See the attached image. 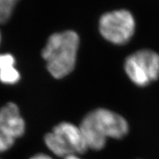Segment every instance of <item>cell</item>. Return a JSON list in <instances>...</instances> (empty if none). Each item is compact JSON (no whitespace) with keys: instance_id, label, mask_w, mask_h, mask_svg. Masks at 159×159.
I'll use <instances>...</instances> for the list:
<instances>
[{"instance_id":"cell-1","label":"cell","mask_w":159,"mask_h":159,"mask_svg":"<svg viewBox=\"0 0 159 159\" xmlns=\"http://www.w3.org/2000/svg\"><path fill=\"white\" fill-rule=\"evenodd\" d=\"M79 35L72 30L55 32L47 39L41 57L53 78H65L75 70L80 48Z\"/></svg>"},{"instance_id":"cell-2","label":"cell","mask_w":159,"mask_h":159,"mask_svg":"<svg viewBox=\"0 0 159 159\" xmlns=\"http://www.w3.org/2000/svg\"><path fill=\"white\" fill-rule=\"evenodd\" d=\"M43 142L51 153L61 158L80 156L89 150L79 125L67 121L55 125L45 134Z\"/></svg>"},{"instance_id":"cell-3","label":"cell","mask_w":159,"mask_h":159,"mask_svg":"<svg viewBox=\"0 0 159 159\" xmlns=\"http://www.w3.org/2000/svg\"><path fill=\"white\" fill-rule=\"evenodd\" d=\"M124 68L128 78L144 87L159 77V54L150 49H140L125 59Z\"/></svg>"},{"instance_id":"cell-4","label":"cell","mask_w":159,"mask_h":159,"mask_svg":"<svg viewBox=\"0 0 159 159\" xmlns=\"http://www.w3.org/2000/svg\"><path fill=\"white\" fill-rule=\"evenodd\" d=\"M100 35L109 42L123 45L130 41L134 34L136 21L126 10H116L103 14L99 20Z\"/></svg>"},{"instance_id":"cell-5","label":"cell","mask_w":159,"mask_h":159,"mask_svg":"<svg viewBox=\"0 0 159 159\" xmlns=\"http://www.w3.org/2000/svg\"><path fill=\"white\" fill-rule=\"evenodd\" d=\"M26 131V122L19 107L8 102L0 107V153L13 148Z\"/></svg>"},{"instance_id":"cell-6","label":"cell","mask_w":159,"mask_h":159,"mask_svg":"<svg viewBox=\"0 0 159 159\" xmlns=\"http://www.w3.org/2000/svg\"><path fill=\"white\" fill-rule=\"evenodd\" d=\"M83 119L106 139H121L128 134L129 125L126 119L108 109L96 108L85 115Z\"/></svg>"},{"instance_id":"cell-7","label":"cell","mask_w":159,"mask_h":159,"mask_svg":"<svg viewBox=\"0 0 159 159\" xmlns=\"http://www.w3.org/2000/svg\"><path fill=\"white\" fill-rule=\"evenodd\" d=\"M16 64V59L13 54L0 53V83L2 84L14 85L19 83L21 75Z\"/></svg>"},{"instance_id":"cell-8","label":"cell","mask_w":159,"mask_h":159,"mask_svg":"<svg viewBox=\"0 0 159 159\" xmlns=\"http://www.w3.org/2000/svg\"><path fill=\"white\" fill-rule=\"evenodd\" d=\"M19 0H0V25L6 24L12 18Z\"/></svg>"},{"instance_id":"cell-9","label":"cell","mask_w":159,"mask_h":159,"mask_svg":"<svg viewBox=\"0 0 159 159\" xmlns=\"http://www.w3.org/2000/svg\"><path fill=\"white\" fill-rule=\"evenodd\" d=\"M29 159H54L50 155L43 153V152H39V153L35 154L34 156L30 157Z\"/></svg>"},{"instance_id":"cell-10","label":"cell","mask_w":159,"mask_h":159,"mask_svg":"<svg viewBox=\"0 0 159 159\" xmlns=\"http://www.w3.org/2000/svg\"><path fill=\"white\" fill-rule=\"evenodd\" d=\"M62 159H82V158H80V156H77V155H72V156H69L65 157V158H63Z\"/></svg>"},{"instance_id":"cell-11","label":"cell","mask_w":159,"mask_h":159,"mask_svg":"<svg viewBox=\"0 0 159 159\" xmlns=\"http://www.w3.org/2000/svg\"><path fill=\"white\" fill-rule=\"evenodd\" d=\"M2 34L1 29H0V46L2 44Z\"/></svg>"},{"instance_id":"cell-12","label":"cell","mask_w":159,"mask_h":159,"mask_svg":"<svg viewBox=\"0 0 159 159\" xmlns=\"http://www.w3.org/2000/svg\"><path fill=\"white\" fill-rule=\"evenodd\" d=\"M0 159H1V158H0Z\"/></svg>"}]
</instances>
